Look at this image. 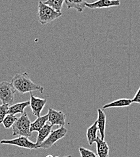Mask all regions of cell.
Returning <instances> with one entry per match:
<instances>
[{"label": "cell", "instance_id": "cell-1", "mask_svg": "<svg viewBox=\"0 0 140 157\" xmlns=\"http://www.w3.org/2000/svg\"><path fill=\"white\" fill-rule=\"evenodd\" d=\"M11 83L16 91L21 94H25L34 91L42 93L44 91V87L35 83L25 72L15 75L12 78Z\"/></svg>", "mask_w": 140, "mask_h": 157}, {"label": "cell", "instance_id": "cell-2", "mask_svg": "<svg viewBox=\"0 0 140 157\" xmlns=\"http://www.w3.org/2000/svg\"><path fill=\"white\" fill-rule=\"evenodd\" d=\"M62 12L55 10L50 6L45 4L42 1H39L37 18L42 25L51 22L62 15Z\"/></svg>", "mask_w": 140, "mask_h": 157}, {"label": "cell", "instance_id": "cell-3", "mask_svg": "<svg viewBox=\"0 0 140 157\" xmlns=\"http://www.w3.org/2000/svg\"><path fill=\"white\" fill-rule=\"evenodd\" d=\"M31 121L27 114L24 112L20 117L17 118L12 127L13 136H24L30 137L32 133L30 131Z\"/></svg>", "mask_w": 140, "mask_h": 157}, {"label": "cell", "instance_id": "cell-4", "mask_svg": "<svg viewBox=\"0 0 140 157\" xmlns=\"http://www.w3.org/2000/svg\"><path fill=\"white\" fill-rule=\"evenodd\" d=\"M16 92L17 91L11 82L2 81L0 83V101L2 104L12 105Z\"/></svg>", "mask_w": 140, "mask_h": 157}, {"label": "cell", "instance_id": "cell-5", "mask_svg": "<svg viewBox=\"0 0 140 157\" xmlns=\"http://www.w3.org/2000/svg\"><path fill=\"white\" fill-rule=\"evenodd\" d=\"M67 129L64 126H60L59 128L50 132L47 138L38 146V149H48L53 146L58 141L64 137L67 134Z\"/></svg>", "mask_w": 140, "mask_h": 157}, {"label": "cell", "instance_id": "cell-6", "mask_svg": "<svg viewBox=\"0 0 140 157\" xmlns=\"http://www.w3.org/2000/svg\"><path fill=\"white\" fill-rule=\"evenodd\" d=\"M0 144L13 145L28 149H38L35 143L30 141L28 137L24 136H19L18 137L12 140H2L1 141H0Z\"/></svg>", "mask_w": 140, "mask_h": 157}, {"label": "cell", "instance_id": "cell-7", "mask_svg": "<svg viewBox=\"0 0 140 157\" xmlns=\"http://www.w3.org/2000/svg\"><path fill=\"white\" fill-rule=\"evenodd\" d=\"M30 93V106L32 111V113L36 117L40 116V114L44 108L47 103V100L44 98H37L33 95L32 92Z\"/></svg>", "mask_w": 140, "mask_h": 157}, {"label": "cell", "instance_id": "cell-8", "mask_svg": "<svg viewBox=\"0 0 140 157\" xmlns=\"http://www.w3.org/2000/svg\"><path fill=\"white\" fill-rule=\"evenodd\" d=\"M48 114V121L52 126L57 125L60 127L65 126L66 116L63 112L49 108Z\"/></svg>", "mask_w": 140, "mask_h": 157}, {"label": "cell", "instance_id": "cell-9", "mask_svg": "<svg viewBox=\"0 0 140 157\" xmlns=\"http://www.w3.org/2000/svg\"><path fill=\"white\" fill-rule=\"evenodd\" d=\"M121 4L120 0H97L93 2H86L85 7L91 9L109 8L111 7H117Z\"/></svg>", "mask_w": 140, "mask_h": 157}, {"label": "cell", "instance_id": "cell-10", "mask_svg": "<svg viewBox=\"0 0 140 157\" xmlns=\"http://www.w3.org/2000/svg\"><path fill=\"white\" fill-rule=\"evenodd\" d=\"M96 150L97 156L99 157H109V146L104 140H103L99 137H97L96 142Z\"/></svg>", "mask_w": 140, "mask_h": 157}, {"label": "cell", "instance_id": "cell-11", "mask_svg": "<svg viewBox=\"0 0 140 157\" xmlns=\"http://www.w3.org/2000/svg\"><path fill=\"white\" fill-rule=\"evenodd\" d=\"M98 112V118L97 121V128L98 130L100 131L101 139L104 140L105 138V128H106V117L104 111L99 108L97 110Z\"/></svg>", "mask_w": 140, "mask_h": 157}, {"label": "cell", "instance_id": "cell-12", "mask_svg": "<svg viewBox=\"0 0 140 157\" xmlns=\"http://www.w3.org/2000/svg\"><path fill=\"white\" fill-rule=\"evenodd\" d=\"M30 105V101H22L15 104L11 105L8 110V114L16 115L18 114H23L24 113V109Z\"/></svg>", "mask_w": 140, "mask_h": 157}, {"label": "cell", "instance_id": "cell-13", "mask_svg": "<svg viewBox=\"0 0 140 157\" xmlns=\"http://www.w3.org/2000/svg\"><path fill=\"white\" fill-rule=\"evenodd\" d=\"M52 127H53V126L51 124H50L48 123H45L44 124V126L38 131V135L37 137L36 141L35 143V144L38 146V147L49 136V134L51 132Z\"/></svg>", "mask_w": 140, "mask_h": 157}, {"label": "cell", "instance_id": "cell-14", "mask_svg": "<svg viewBox=\"0 0 140 157\" xmlns=\"http://www.w3.org/2000/svg\"><path fill=\"white\" fill-rule=\"evenodd\" d=\"M131 99L129 98H119L113 101L107 103L103 106V109H107L110 108H124L131 106L132 104Z\"/></svg>", "mask_w": 140, "mask_h": 157}, {"label": "cell", "instance_id": "cell-15", "mask_svg": "<svg viewBox=\"0 0 140 157\" xmlns=\"http://www.w3.org/2000/svg\"><path fill=\"white\" fill-rule=\"evenodd\" d=\"M97 121H95V122L91 125L86 131V138L88 142V144L90 146H92L94 143L96 142V138L97 137Z\"/></svg>", "mask_w": 140, "mask_h": 157}, {"label": "cell", "instance_id": "cell-16", "mask_svg": "<svg viewBox=\"0 0 140 157\" xmlns=\"http://www.w3.org/2000/svg\"><path fill=\"white\" fill-rule=\"evenodd\" d=\"M65 4L68 9H74L78 12H82L85 7L86 0H65Z\"/></svg>", "mask_w": 140, "mask_h": 157}, {"label": "cell", "instance_id": "cell-17", "mask_svg": "<svg viewBox=\"0 0 140 157\" xmlns=\"http://www.w3.org/2000/svg\"><path fill=\"white\" fill-rule=\"evenodd\" d=\"M48 114H46L44 116L38 117L37 119L33 123L31 122L30 124V131L32 133L33 132H38L40 129L44 126V124L48 121Z\"/></svg>", "mask_w": 140, "mask_h": 157}, {"label": "cell", "instance_id": "cell-18", "mask_svg": "<svg viewBox=\"0 0 140 157\" xmlns=\"http://www.w3.org/2000/svg\"><path fill=\"white\" fill-rule=\"evenodd\" d=\"M65 0H47L44 2V4L50 6L55 10L62 12V9Z\"/></svg>", "mask_w": 140, "mask_h": 157}, {"label": "cell", "instance_id": "cell-19", "mask_svg": "<svg viewBox=\"0 0 140 157\" xmlns=\"http://www.w3.org/2000/svg\"><path fill=\"white\" fill-rule=\"evenodd\" d=\"M17 117L15 116V115L7 114L4 118L3 119L2 123L6 129H10L15 123V121L17 120Z\"/></svg>", "mask_w": 140, "mask_h": 157}, {"label": "cell", "instance_id": "cell-20", "mask_svg": "<svg viewBox=\"0 0 140 157\" xmlns=\"http://www.w3.org/2000/svg\"><path fill=\"white\" fill-rule=\"evenodd\" d=\"M80 156L81 157H97V154L93 152L92 151L86 149L83 147H80L79 149Z\"/></svg>", "mask_w": 140, "mask_h": 157}, {"label": "cell", "instance_id": "cell-21", "mask_svg": "<svg viewBox=\"0 0 140 157\" xmlns=\"http://www.w3.org/2000/svg\"><path fill=\"white\" fill-rule=\"evenodd\" d=\"M9 108V104H2L0 105V124L2 123L3 119L8 114Z\"/></svg>", "mask_w": 140, "mask_h": 157}, {"label": "cell", "instance_id": "cell-22", "mask_svg": "<svg viewBox=\"0 0 140 157\" xmlns=\"http://www.w3.org/2000/svg\"><path fill=\"white\" fill-rule=\"evenodd\" d=\"M132 103H140V88L139 87L137 93H135L134 97L131 99Z\"/></svg>", "mask_w": 140, "mask_h": 157}, {"label": "cell", "instance_id": "cell-23", "mask_svg": "<svg viewBox=\"0 0 140 157\" xmlns=\"http://www.w3.org/2000/svg\"><path fill=\"white\" fill-rule=\"evenodd\" d=\"M110 1H114V0H110Z\"/></svg>", "mask_w": 140, "mask_h": 157}]
</instances>
